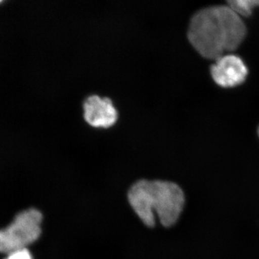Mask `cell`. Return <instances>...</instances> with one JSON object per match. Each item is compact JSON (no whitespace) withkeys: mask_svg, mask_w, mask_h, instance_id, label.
<instances>
[{"mask_svg":"<svg viewBox=\"0 0 259 259\" xmlns=\"http://www.w3.org/2000/svg\"><path fill=\"white\" fill-rule=\"evenodd\" d=\"M228 3V6L241 18L250 16L253 9L259 7V1L257 0H235Z\"/></svg>","mask_w":259,"mask_h":259,"instance_id":"6","label":"cell"},{"mask_svg":"<svg viewBox=\"0 0 259 259\" xmlns=\"http://www.w3.org/2000/svg\"><path fill=\"white\" fill-rule=\"evenodd\" d=\"M258 136H259V127H258Z\"/></svg>","mask_w":259,"mask_h":259,"instance_id":"8","label":"cell"},{"mask_svg":"<svg viewBox=\"0 0 259 259\" xmlns=\"http://www.w3.org/2000/svg\"><path fill=\"white\" fill-rule=\"evenodd\" d=\"M128 201L135 212L148 227L155 226L156 218L165 228L175 226L185 209L183 189L171 181L140 180L131 187Z\"/></svg>","mask_w":259,"mask_h":259,"instance_id":"2","label":"cell"},{"mask_svg":"<svg viewBox=\"0 0 259 259\" xmlns=\"http://www.w3.org/2000/svg\"><path fill=\"white\" fill-rule=\"evenodd\" d=\"M83 117L94 127L108 128L115 125L118 114L109 98L92 95L83 102Z\"/></svg>","mask_w":259,"mask_h":259,"instance_id":"5","label":"cell"},{"mask_svg":"<svg viewBox=\"0 0 259 259\" xmlns=\"http://www.w3.org/2000/svg\"><path fill=\"white\" fill-rule=\"evenodd\" d=\"M5 259H32V256L28 248H23L8 253Z\"/></svg>","mask_w":259,"mask_h":259,"instance_id":"7","label":"cell"},{"mask_svg":"<svg viewBox=\"0 0 259 259\" xmlns=\"http://www.w3.org/2000/svg\"><path fill=\"white\" fill-rule=\"evenodd\" d=\"M246 35V27L228 5L199 10L190 20L189 40L204 58L217 60L238 49Z\"/></svg>","mask_w":259,"mask_h":259,"instance_id":"1","label":"cell"},{"mask_svg":"<svg viewBox=\"0 0 259 259\" xmlns=\"http://www.w3.org/2000/svg\"><path fill=\"white\" fill-rule=\"evenodd\" d=\"M210 72L214 82L224 88L241 84L248 76L245 63L236 55L221 56L211 66Z\"/></svg>","mask_w":259,"mask_h":259,"instance_id":"4","label":"cell"},{"mask_svg":"<svg viewBox=\"0 0 259 259\" xmlns=\"http://www.w3.org/2000/svg\"><path fill=\"white\" fill-rule=\"evenodd\" d=\"M42 215L36 209L19 213L9 226L0 230V252L10 253L27 248L41 234Z\"/></svg>","mask_w":259,"mask_h":259,"instance_id":"3","label":"cell"}]
</instances>
